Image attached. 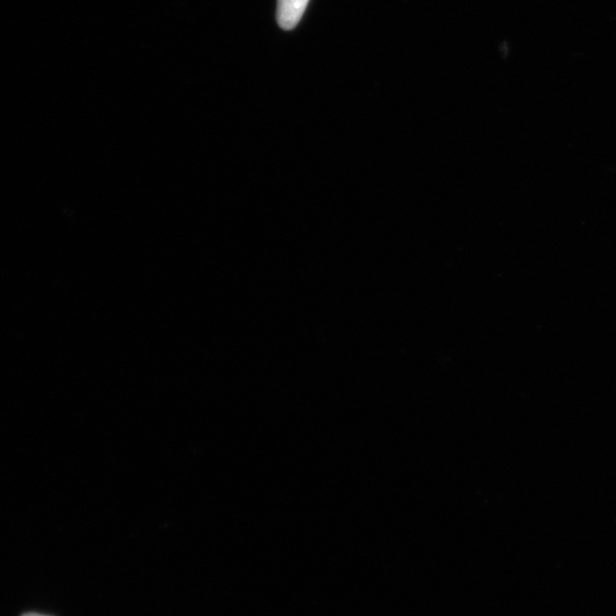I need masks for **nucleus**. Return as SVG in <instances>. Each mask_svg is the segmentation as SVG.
<instances>
[{
  "instance_id": "obj_1",
  "label": "nucleus",
  "mask_w": 616,
  "mask_h": 616,
  "mask_svg": "<svg viewBox=\"0 0 616 616\" xmlns=\"http://www.w3.org/2000/svg\"><path fill=\"white\" fill-rule=\"evenodd\" d=\"M310 0H278L277 20L283 30H293L303 18Z\"/></svg>"
},
{
  "instance_id": "obj_2",
  "label": "nucleus",
  "mask_w": 616,
  "mask_h": 616,
  "mask_svg": "<svg viewBox=\"0 0 616 616\" xmlns=\"http://www.w3.org/2000/svg\"><path fill=\"white\" fill-rule=\"evenodd\" d=\"M22 616H48V615H43V614H38V613H27V614H23Z\"/></svg>"
}]
</instances>
